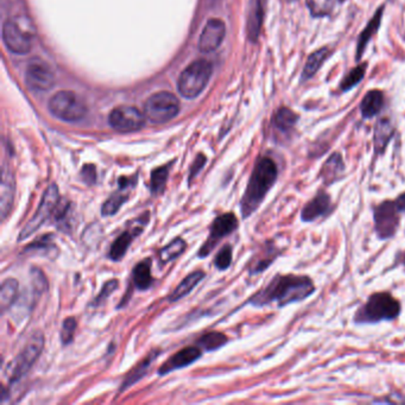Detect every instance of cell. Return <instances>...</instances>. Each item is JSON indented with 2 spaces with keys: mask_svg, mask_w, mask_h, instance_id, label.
<instances>
[{
  "mask_svg": "<svg viewBox=\"0 0 405 405\" xmlns=\"http://www.w3.org/2000/svg\"><path fill=\"white\" fill-rule=\"evenodd\" d=\"M54 237L52 235H43L41 238L36 239L35 242H31L30 245L26 247L25 251H40V250H49L54 247Z\"/></svg>",
  "mask_w": 405,
  "mask_h": 405,
  "instance_id": "cell-39",
  "label": "cell"
},
{
  "mask_svg": "<svg viewBox=\"0 0 405 405\" xmlns=\"http://www.w3.org/2000/svg\"><path fill=\"white\" fill-rule=\"evenodd\" d=\"M394 134V127L387 119L380 120L375 130V148L377 153H383Z\"/></svg>",
  "mask_w": 405,
  "mask_h": 405,
  "instance_id": "cell-29",
  "label": "cell"
},
{
  "mask_svg": "<svg viewBox=\"0 0 405 405\" xmlns=\"http://www.w3.org/2000/svg\"><path fill=\"white\" fill-rule=\"evenodd\" d=\"M345 171V165H344V160L340 153H333L329 160L324 163L322 170H321L320 176L324 180L326 184H331V183L338 181L339 176L341 175L342 172Z\"/></svg>",
  "mask_w": 405,
  "mask_h": 405,
  "instance_id": "cell-20",
  "label": "cell"
},
{
  "mask_svg": "<svg viewBox=\"0 0 405 405\" xmlns=\"http://www.w3.org/2000/svg\"><path fill=\"white\" fill-rule=\"evenodd\" d=\"M49 110L56 118L64 122H78L87 112L83 100L71 90H60L54 94L49 100Z\"/></svg>",
  "mask_w": 405,
  "mask_h": 405,
  "instance_id": "cell-7",
  "label": "cell"
},
{
  "mask_svg": "<svg viewBox=\"0 0 405 405\" xmlns=\"http://www.w3.org/2000/svg\"><path fill=\"white\" fill-rule=\"evenodd\" d=\"M315 293V286L308 276L276 275L259 293L250 298L254 307L277 303L278 308L305 301Z\"/></svg>",
  "mask_w": 405,
  "mask_h": 405,
  "instance_id": "cell-1",
  "label": "cell"
},
{
  "mask_svg": "<svg viewBox=\"0 0 405 405\" xmlns=\"http://www.w3.org/2000/svg\"><path fill=\"white\" fill-rule=\"evenodd\" d=\"M60 192L56 184H50V186L45 189L43 196H42L41 204L38 206L37 211L35 213L34 216L31 218L25 226L23 227L20 233L18 235V242H23L25 239L29 238L30 235H34L36 230H40L45 221L54 216L56 207L60 202Z\"/></svg>",
  "mask_w": 405,
  "mask_h": 405,
  "instance_id": "cell-8",
  "label": "cell"
},
{
  "mask_svg": "<svg viewBox=\"0 0 405 405\" xmlns=\"http://www.w3.org/2000/svg\"><path fill=\"white\" fill-rule=\"evenodd\" d=\"M232 259H233V251L230 245L223 246V249L220 250L219 253L216 254V259H214V264L216 268L225 271L227 269L230 268L232 264Z\"/></svg>",
  "mask_w": 405,
  "mask_h": 405,
  "instance_id": "cell-36",
  "label": "cell"
},
{
  "mask_svg": "<svg viewBox=\"0 0 405 405\" xmlns=\"http://www.w3.org/2000/svg\"><path fill=\"white\" fill-rule=\"evenodd\" d=\"M30 276L33 288H34L35 293L38 294V296L48 290V282H47L45 274H43L40 269H31Z\"/></svg>",
  "mask_w": 405,
  "mask_h": 405,
  "instance_id": "cell-37",
  "label": "cell"
},
{
  "mask_svg": "<svg viewBox=\"0 0 405 405\" xmlns=\"http://www.w3.org/2000/svg\"><path fill=\"white\" fill-rule=\"evenodd\" d=\"M25 83L34 92H47L55 85V74L45 61L34 60L26 68Z\"/></svg>",
  "mask_w": 405,
  "mask_h": 405,
  "instance_id": "cell-14",
  "label": "cell"
},
{
  "mask_svg": "<svg viewBox=\"0 0 405 405\" xmlns=\"http://www.w3.org/2000/svg\"><path fill=\"white\" fill-rule=\"evenodd\" d=\"M396 202H397L399 209H401V212L405 213V193L401 194L396 199Z\"/></svg>",
  "mask_w": 405,
  "mask_h": 405,
  "instance_id": "cell-43",
  "label": "cell"
},
{
  "mask_svg": "<svg viewBox=\"0 0 405 405\" xmlns=\"http://www.w3.org/2000/svg\"><path fill=\"white\" fill-rule=\"evenodd\" d=\"M264 1L265 0H252V8L250 12L249 18V36L251 41H257L259 36L260 26L263 24V17H264Z\"/></svg>",
  "mask_w": 405,
  "mask_h": 405,
  "instance_id": "cell-25",
  "label": "cell"
},
{
  "mask_svg": "<svg viewBox=\"0 0 405 405\" xmlns=\"http://www.w3.org/2000/svg\"><path fill=\"white\" fill-rule=\"evenodd\" d=\"M237 228H238V219L233 213H225L223 216H218L211 226V235L209 239L199 251V257L205 258L209 256L221 239L233 233Z\"/></svg>",
  "mask_w": 405,
  "mask_h": 405,
  "instance_id": "cell-12",
  "label": "cell"
},
{
  "mask_svg": "<svg viewBox=\"0 0 405 405\" xmlns=\"http://www.w3.org/2000/svg\"><path fill=\"white\" fill-rule=\"evenodd\" d=\"M170 165H164V167L157 168L151 172V193L153 196H158L163 194L167 184L168 176L170 171Z\"/></svg>",
  "mask_w": 405,
  "mask_h": 405,
  "instance_id": "cell-33",
  "label": "cell"
},
{
  "mask_svg": "<svg viewBox=\"0 0 405 405\" xmlns=\"http://www.w3.org/2000/svg\"><path fill=\"white\" fill-rule=\"evenodd\" d=\"M384 105V95L380 90H371L361 101L360 111L364 118H373L378 115Z\"/></svg>",
  "mask_w": 405,
  "mask_h": 405,
  "instance_id": "cell-21",
  "label": "cell"
},
{
  "mask_svg": "<svg viewBox=\"0 0 405 405\" xmlns=\"http://www.w3.org/2000/svg\"><path fill=\"white\" fill-rule=\"evenodd\" d=\"M19 284L17 279H5L0 290V309L4 312L15 303L18 296Z\"/></svg>",
  "mask_w": 405,
  "mask_h": 405,
  "instance_id": "cell-27",
  "label": "cell"
},
{
  "mask_svg": "<svg viewBox=\"0 0 405 405\" xmlns=\"http://www.w3.org/2000/svg\"><path fill=\"white\" fill-rule=\"evenodd\" d=\"M277 177L278 168L271 158L263 157L257 162L240 201V211L244 219H247L259 209L269 192L275 186Z\"/></svg>",
  "mask_w": 405,
  "mask_h": 405,
  "instance_id": "cell-2",
  "label": "cell"
},
{
  "mask_svg": "<svg viewBox=\"0 0 405 405\" xmlns=\"http://www.w3.org/2000/svg\"><path fill=\"white\" fill-rule=\"evenodd\" d=\"M134 286L141 291L148 290L153 283L151 276V262L150 259L141 260L134 269Z\"/></svg>",
  "mask_w": 405,
  "mask_h": 405,
  "instance_id": "cell-24",
  "label": "cell"
},
{
  "mask_svg": "<svg viewBox=\"0 0 405 405\" xmlns=\"http://www.w3.org/2000/svg\"><path fill=\"white\" fill-rule=\"evenodd\" d=\"M333 204H331L329 194L324 190L317 192L314 199L309 201L308 204L302 209L301 220L303 223H314L321 216H326L331 212Z\"/></svg>",
  "mask_w": 405,
  "mask_h": 405,
  "instance_id": "cell-16",
  "label": "cell"
},
{
  "mask_svg": "<svg viewBox=\"0 0 405 405\" xmlns=\"http://www.w3.org/2000/svg\"><path fill=\"white\" fill-rule=\"evenodd\" d=\"M45 347V336L41 331H35L29 341L26 342L22 352L12 361L8 370V383H17L29 372L33 365L37 361Z\"/></svg>",
  "mask_w": 405,
  "mask_h": 405,
  "instance_id": "cell-6",
  "label": "cell"
},
{
  "mask_svg": "<svg viewBox=\"0 0 405 405\" xmlns=\"http://www.w3.org/2000/svg\"><path fill=\"white\" fill-rule=\"evenodd\" d=\"M365 71H366V64H361L359 67L354 68L348 74L346 75L345 78L341 82L342 90H350L353 88L354 86L358 85L364 78Z\"/></svg>",
  "mask_w": 405,
  "mask_h": 405,
  "instance_id": "cell-35",
  "label": "cell"
},
{
  "mask_svg": "<svg viewBox=\"0 0 405 405\" xmlns=\"http://www.w3.org/2000/svg\"><path fill=\"white\" fill-rule=\"evenodd\" d=\"M293 1H294V0H293Z\"/></svg>",
  "mask_w": 405,
  "mask_h": 405,
  "instance_id": "cell-46",
  "label": "cell"
},
{
  "mask_svg": "<svg viewBox=\"0 0 405 405\" xmlns=\"http://www.w3.org/2000/svg\"><path fill=\"white\" fill-rule=\"evenodd\" d=\"M328 56H329V49L328 48H322L317 52H312V55L309 56L307 64H305L303 71H302V81L312 78L317 73V71L322 67V64L326 62Z\"/></svg>",
  "mask_w": 405,
  "mask_h": 405,
  "instance_id": "cell-26",
  "label": "cell"
},
{
  "mask_svg": "<svg viewBox=\"0 0 405 405\" xmlns=\"http://www.w3.org/2000/svg\"><path fill=\"white\" fill-rule=\"evenodd\" d=\"M201 357V348L199 347H186L182 351L174 354L170 359H168L160 370L158 375H165L170 372L179 370V368H186L188 365L193 364Z\"/></svg>",
  "mask_w": 405,
  "mask_h": 405,
  "instance_id": "cell-17",
  "label": "cell"
},
{
  "mask_svg": "<svg viewBox=\"0 0 405 405\" xmlns=\"http://www.w3.org/2000/svg\"><path fill=\"white\" fill-rule=\"evenodd\" d=\"M180 101L174 94L158 92L146 100L144 113L155 124L167 123L179 115Z\"/></svg>",
  "mask_w": 405,
  "mask_h": 405,
  "instance_id": "cell-9",
  "label": "cell"
},
{
  "mask_svg": "<svg viewBox=\"0 0 405 405\" xmlns=\"http://www.w3.org/2000/svg\"><path fill=\"white\" fill-rule=\"evenodd\" d=\"M340 1H341V3H342V1H344V0H340Z\"/></svg>",
  "mask_w": 405,
  "mask_h": 405,
  "instance_id": "cell-45",
  "label": "cell"
},
{
  "mask_svg": "<svg viewBox=\"0 0 405 405\" xmlns=\"http://www.w3.org/2000/svg\"><path fill=\"white\" fill-rule=\"evenodd\" d=\"M382 16H383V8H380L377 13L372 17L371 20L368 23V26L365 28V30L361 33L359 36V42H358L357 47V60H360L361 56L364 54L365 49L368 47V42L373 37V35L378 31L380 26V20H382Z\"/></svg>",
  "mask_w": 405,
  "mask_h": 405,
  "instance_id": "cell-22",
  "label": "cell"
},
{
  "mask_svg": "<svg viewBox=\"0 0 405 405\" xmlns=\"http://www.w3.org/2000/svg\"><path fill=\"white\" fill-rule=\"evenodd\" d=\"M129 190L127 188H120L117 193L113 194L111 197H108L107 201L105 202L101 207V214L104 216H115L119 211L120 207L127 202L129 199Z\"/></svg>",
  "mask_w": 405,
  "mask_h": 405,
  "instance_id": "cell-30",
  "label": "cell"
},
{
  "mask_svg": "<svg viewBox=\"0 0 405 405\" xmlns=\"http://www.w3.org/2000/svg\"><path fill=\"white\" fill-rule=\"evenodd\" d=\"M298 120V115L295 112L291 111L289 108H279L274 118L275 127L282 132H288L296 125Z\"/></svg>",
  "mask_w": 405,
  "mask_h": 405,
  "instance_id": "cell-31",
  "label": "cell"
},
{
  "mask_svg": "<svg viewBox=\"0 0 405 405\" xmlns=\"http://www.w3.org/2000/svg\"><path fill=\"white\" fill-rule=\"evenodd\" d=\"M118 286H119L118 279H112V281H108V282L102 286L100 294L98 295L97 298L94 300V305H99L100 303H102L108 296H111L112 293H113Z\"/></svg>",
  "mask_w": 405,
  "mask_h": 405,
  "instance_id": "cell-40",
  "label": "cell"
},
{
  "mask_svg": "<svg viewBox=\"0 0 405 405\" xmlns=\"http://www.w3.org/2000/svg\"><path fill=\"white\" fill-rule=\"evenodd\" d=\"M16 195L15 176L8 168L3 169L1 177V192H0V216L1 220L5 221L11 212Z\"/></svg>",
  "mask_w": 405,
  "mask_h": 405,
  "instance_id": "cell-18",
  "label": "cell"
},
{
  "mask_svg": "<svg viewBox=\"0 0 405 405\" xmlns=\"http://www.w3.org/2000/svg\"><path fill=\"white\" fill-rule=\"evenodd\" d=\"M403 264L405 265V254H404V258H403Z\"/></svg>",
  "mask_w": 405,
  "mask_h": 405,
  "instance_id": "cell-44",
  "label": "cell"
},
{
  "mask_svg": "<svg viewBox=\"0 0 405 405\" xmlns=\"http://www.w3.org/2000/svg\"><path fill=\"white\" fill-rule=\"evenodd\" d=\"M401 314V303L389 293H377L358 310L354 322L358 324H378L392 321Z\"/></svg>",
  "mask_w": 405,
  "mask_h": 405,
  "instance_id": "cell-3",
  "label": "cell"
},
{
  "mask_svg": "<svg viewBox=\"0 0 405 405\" xmlns=\"http://www.w3.org/2000/svg\"><path fill=\"white\" fill-rule=\"evenodd\" d=\"M227 342H228V338L226 335L219 333V331H211V333L202 335L199 339L197 344L204 350L216 351L226 345Z\"/></svg>",
  "mask_w": 405,
  "mask_h": 405,
  "instance_id": "cell-32",
  "label": "cell"
},
{
  "mask_svg": "<svg viewBox=\"0 0 405 405\" xmlns=\"http://www.w3.org/2000/svg\"><path fill=\"white\" fill-rule=\"evenodd\" d=\"M307 6L314 17H324L333 11L334 0H307Z\"/></svg>",
  "mask_w": 405,
  "mask_h": 405,
  "instance_id": "cell-34",
  "label": "cell"
},
{
  "mask_svg": "<svg viewBox=\"0 0 405 405\" xmlns=\"http://www.w3.org/2000/svg\"><path fill=\"white\" fill-rule=\"evenodd\" d=\"M401 213L396 200L385 201L375 207L373 212L375 230L380 240H387L396 235L399 226V214Z\"/></svg>",
  "mask_w": 405,
  "mask_h": 405,
  "instance_id": "cell-10",
  "label": "cell"
},
{
  "mask_svg": "<svg viewBox=\"0 0 405 405\" xmlns=\"http://www.w3.org/2000/svg\"><path fill=\"white\" fill-rule=\"evenodd\" d=\"M81 177L86 184L93 186L97 182V169L92 164H87L82 168Z\"/></svg>",
  "mask_w": 405,
  "mask_h": 405,
  "instance_id": "cell-41",
  "label": "cell"
},
{
  "mask_svg": "<svg viewBox=\"0 0 405 405\" xmlns=\"http://www.w3.org/2000/svg\"><path fill=\"white\" fill-rule=\"evenodd\" d=\"M76 320L74 317H68L64 322L62 329H61V341L64 345H68L73 341L75 329H76Z\"/></svg>",
  "mask_w": 405,
  "mask_h": 405,
  "instance_id": "cell-38",
  "label": "cell"
},
{
  "mask_svg": "<svg viewBox=\"0 0 405 405\" xmlns=\"http://www.w3.org/2000/svg\"><path fill=\"white\" fill-rule=\"evenodd\" d=\"M206 162H207V158H206L205 155H202V153L195 158L194 163L192 164V168H190L189 183L196 177L197 174L202 170V168L205 167Z\"/></svg>",
  "mask_w": 405,
  "mask_h": 405,
  "instance_id": "cell-42",
  "label": "cell"
},
{
  "mask_svg": "<svg viewBox=\"0 0 405 405\" xmlns=\"http://www.w3.org/2000/svg\"><path fill=\"white\" fill-rule=\"evenodd\" d=\"M187 249V242L184 239L175 238L172 242H169L163 249L158 252V259L160 265H165L169 262L177 259Z\"/></svg>",
  "mask_w": 405,
  "mask_h": 405,
  "instance_id": "cell-28",
  "label": "cell"
},
{
  "mask_svg": "<svg viewBox=\"0 0 405 405\" xmlns=\"http://www.w3.org/2000/svg\"><path fill=\"white\" fill-rule=\"evenodd\" d=\"M149 212H146L144 216L134 220V225H129L127 230L115 239L111 245L110 252H108V257L113 262H120L123 259L127 254V250L130 249L131 242H134V239L141 235L144 227L146 226V223H149Z\"/></svg>",
  "mask_w": 405,
  "mask_h": 405,
  "instance_id": "cell-13",
  "label": "cell"
},
{
  "mask_svg": "<svg viewBox=\"0 0 405 405\" xmlns=\"http://www.w3.org/2000/svg\"><path fill=\"white\" fill-rule=\"evenodd\" d=\"M36 31L30 19L24 16L8 18L3 25V40L10 52L24 55L34 45Z\"/></svg>",
  "mask_w": 405,
  "mask_h": 405,
  "instance_id": "cell-4",
  "label": "cell"
},
{
  "mask_svg": "<svg viewBox=\"0 0 405 405\" xmlns=\"http://www.w3.org/2000/svg\"><path fill=\"white\" fill-rule=\"evenodd\" d=\"M160 354V351H153L144 360L139 363L132 371L127 375V380H124L120 387V391H127L129 387H132L134 384L137 383L139 380L146 375V372L149 370L150 366L153 364V361L156 360V358Z\"/></svg>",
  "mask_w": 405,
  "mask_h": 405,
  "instance_id": "cell-19",
  "label": "cell"
},
{
  "mask_svg": "<svg viewBox=\"0 0 405 405\" xmlns=\"http://www.w3.org/2000/svg\"><path fill=\"white\" fill-rule=\"evenodd\" d=\"M226 36V25L220 19H211L206 24L199 41V49L202 52H212L219 48Z\"/></svg>",
  "mask_w": 405,
  "mask_h": 405,
  "instance_id": "cell-15",
  "label": "cell"
},
{
  "mask_svg": "<svg viewBox=\"0 0 405 405\" xmlns=\"http://www.w3.org/2000/svg\"><path fill=\"white\" fill-rule=\"evenodd\" d=\"M212 73L213 66L209 61H194L193 64H189L182 71V74L180 75L177 88L181 95L187 99L196 98L205 90Z\"/></svg>",
  "mask_w": 405,
  "mask_h": 405,
  "instance_id": "cell-5",
  "label": "cell"
},
{
  "mask_svg": "<svg viewBox=\"0 0 405 405\" xmlns=\"http://www.w3.org/2000/svg\"><path fill=\"white\" fill-rule=\"evenodd\" d=\"M205 272L204 271H195L187 276L186 278L180 283L175 290L172 291V294L169 296V302H177L181 298H186L187 295L190 294L194 288L202 279L205 278Z\"/></svg>",
  "mask_w": 405,
  "mask_h": 405,
  "instance_id": "cell-23",
  "label": "cell"
},
{
  "mask_svg": "<svg viewBox=\"0 0 405 405\" xmlns=\"http://www.w3.org/2000/svg\"><path fill=\"white\" fill-rule=\"evenodd\" d=\"M146 119V113L137 107L120 106L111 112L108 122L115 130L119 132H134L144 127Z\"/></svg>",
  "mask_w": 405,
  "mask_h": 405,
  "instance_id": "cell-11",
  "label": "cell"
}]
</instances>
